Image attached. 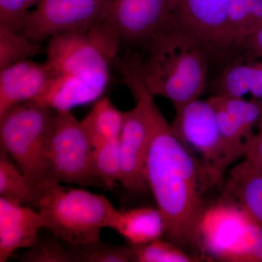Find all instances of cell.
I'll list each match as a JSON object with an SVG mask.
<instances>
[{
    "label": "cell",
    "instance_id": "obj_1",
    "mask_svg": "<svg viewBox=\"0 0 262 262\" xmlns=\"http://www.w3.org/2000/svg\"><path fill=\"white\" fill-rule=\"evenodd\" d=\"M131 91L142 99L149 117L145 178L163 217L164 235L182 249L200 250L205 198L223 174L206 166L179 140L144 81L136 80Z\"/></svg>",
    "mask_w": 262,
    "mask_h": 262
},
{
    "label": "cell",
    "instance_id": "obj_15",
    "mask_svg": "<svg viewBox=\"0 0 262 262\" xmlns=\"http://www.w3.org/2000/svg\"><path fill=\"white\" fill-rule=\"evenodd\" d=\"M106 228L115 230L131 246L145 245L160 239L164 235L163 217L157 208H134L114 210Z\"/></svg>",
    "mask_w": 262,
    "mask_h": 262
},
{
    "label": "cell",
    "instance_id": "obj_10",
    "mask_svg": "<svg viewBox=\"0 0 262 262\" xmlns=\"http://www.w3.org/2000/svg\"><path fill=\"white\" fill-rule=\"evenodd\" d=\"M113 0H40L29 10L22 32L41 43L64 32H86L104 18Z\"/></svg>",
    "mask_w": 262,
    "mask_h": 262
},
{
    "label": "cell",
    "instance_id": "obj_5",
    "mask_svg": "<svg viewBox=\"0 0 262 262\" xmlns=\"http://www.w3.org/2000/svg\"><path fill=\"white\" fill-rule=\"evenodd\" d=\"M180 0H113L104 18L90 29L113 60L126 46H145L175 19Z\"/></svg>",
    "mask_w": 262,
    "mask_h": 262
},
{
    "label": "cell",
    "instance_id": "obj_8",
    "mask_svg": "<svg viewBox=\"0 0 262 262\" xmlns=\"http://www.w3.org/2000/svg\"><path fill=\"white\" fill-rule=\"evenodd\" d=\"M113 61L90 32L61 33L48 39L46 62L53 75L78 81L100 96L110 82Z\"/></svg>",
    "mask_w": 262,
    "mask_h": 262
},
{
    "label": "cell",
    "instance_id": "obj_14",
    "mask_svg": "<svg viewBox=\"0 0 262 262\" xmlns=\"http://www.w3.org/2000/svg\"><path fill=\"white\" fill-rule=\"evenodd\" d=\"M43 229L39 211L0 198V262L20 248L32 247Z\"/></svg>",
    "mask_w": 262,
    "mask_h": 262
},
{
    "label": "cell",
    "instance_id": "obj_28",
    "mask_svg": "<svg viewBox=\"0 0 262 262\" xmlns=\"http://www.w3.org/2000/svg\"><path fill=\"white\" fill-rule=\"evenodd\" d=\"M236 53L248 60H262V27L239 42Z\"/></svg>",
    "mask_w": 262,
    "mask_h": 262
},
{
    "label": "cell",
    "instance_id": "obj_3",
    "mask_svg": "<svg viewBox=\"0 0 262 262\" xmlns=\"http://www.w3.org/2000/svg\"><path fill=\"white\" fill-rule=\"evenodd\" d=\"M34 206L43 229L72 246L101 241V231L115 209L104 196L48 182L41 187Z\"/></svg>",
    "mask_w": 262,
    "mask_h": 262
},
{
    "label": "cell",
    "instance_id": "obj_25",
    "mask_svg": "<svg viewBox=\"0 0 262 262\" xmlns=\"http://www.w3.org/2000/svg\"><path fill=\"white\" fill-rule=\"evenodd\" d=\"M20 261L77 262V258L72 247H63L55 239L38 238L35 244L22 255Z\"/></svg>",
    "mask_w": 262,
    "mask_h": 262
},
{
    "label": "cell",
    "instance_id": "obj_12",
    "mask_svg": "<svg viewBox=\"0 0 262 262\" xmlns=\"http://www.w3.org/2000/svg\"><path fill=\"white\" fill-rule=\"evenodd\" d=\"M135 106L124 112V122L119 138L122 162L120 184L133 193L148 189L145 164L150 140L149 117L142 99L133 95Z\"/></svg>",
    "mask_w": 262,
    "mask_h": 262
},
{
    "label": "cell",
    "instance_id": "obj_9",
    "mask_svg": "<svg viewBox=\"0 0 262 262\" xmlns=\"http://www.w3.org/2000/svg\"><path fill=\"white\" fill-rule=\"evenodd\" d=\"M175 108L174 134L202 163L223 174L239 158L221 134L211 103L198 98Z\"/></svg>",
    "mask_w": 262,
    "mask_h": 262
},
{
    "label": "cell",
    "instance_id": "obj_24",
    "mask_svg": "<svg viewBox=\"0 0 262 262\" xmlns=\"http://www.w3.org/2000/svg\"><path fill=\"white\" fill-rule=\"evenodd\" d=\"M77 262L136 261L132 247L99 242L87 246H72Z\"/></svg>",
    "mask_w": 262,
    "mask_h": 262
},
{
    "label": "cell",
    "instance_id": "obj_6",
    "mask_svg": "<svg viewBox=\"0 0 262 262\" xmlns=\"http://www.w3.org/2000/svg\"><path fill=\"white\" fill-rule=\"evenodd\" d=\"M200 250L219 261L262 262V228L241 208L224 201L206 208Z\"/></svg>",
    "mask_w": 262,
    "mask_h": 262
},
{
    "label": "cell",
    "instance_id": "obj_7",
    "mask_svg": "<svg viewBox=\"0 0 262 262\" xmlns=\"http://www.w3.org/2000/svg\"><path fill=\"white\" fill-rule=\"evenodd\" d=\"M94 150L71 110L56 111L48 141L45 183L103 187L95 175Z\"/></svg>",
    "mask_w": 262,
    "mask_h": 262
},
{
    "label": "cell",
    "instance_id": "obj_20",
    "mask_svg": "<svg viewBox=\"0 0 262 262\" xmlns=\"http://www.w3.org/2000/svg\"><path fill=\"white\" fill-rule=\"evenodd\" d=\"M94 173L103 187L113 190L121 182L122 162L119 139L96 146L93 157Z\"/></svg>",
    "mask_w": 262,
    "mask_h": 262
},
{
    "label": "cell",
    "instance_id": "obj_26",
    "mask_svg": "<svg viewBox=\"0 0 262 262\" xmlns=\"http://www.w3.org/2000/svg\"><path fill=\"white\" fill-rule=\"evenodd\" d=\"M29 12L26 0H0V27L22 32Z\"/></svg>",
    "mask_w": 262,
    "mask_h": 262
},
{
    "label": "cell",
    "instance_id": "obj_11",
    "mask_svg": "<svg viewBox=\"0 0 262 262\" xmlns=\"http://www.w3.org/2000/svg\"><path fill=\"white\" fill-rule=\"evenodd\" d=\"M231 0H180L176 20L211 55L233 52L228 30Z\"/></svg>",
    "mask_w": 262,
    "mask_h": 262
},
{
    "label": "cell",
    "instance_id": "obj_13",
    "mask_svg": "<svg viewBox=\"0 0 262 262\" xmlns=\"http://www.w3.org/2000/svg\"><path fill=\"white\" fill-rule=\"evenodd\" d=\"M52 77L47 62L37 63L31 59L0 70V117L15 106L36 99Z\"/></svg>",
    "mask_w": 262,
    "mask_h": 262
},
{
    "label": "cell",
    "instance_id": "obj_27",
    "mask_svg": "<svg viewBox=\"0 0 262 262\" xmlns=\"http://www.w3.org/2000/svg\"><path fill=\"white\" fill-rule=\"evenodd\" d=\"M244 160L238 164L249 171L262 173V127L245 148Z\"/></svg>",
    "mask_w": 262,
    "mask_h": 262
},
{
    "label": "cell",
    "instance_id": "obj_17",
    "mask_svg": "<svg viewBox=\"0 0 262 262\" xmlns=\"http://www.w3.org/2000/svg\"><path fill=\"white\" fill-rule=\"evenodd\" d=\"M80 122L95 148L120 138L123 126L124 112L120 111L110 98H99Z\"/></svg>",
    "mask_w": 262,
    "mask_h": 262
},
{
    "label": "cell",
    "instance_id": "obj_19",
    "mask_svg": "<svg viewBox=\"0 0 262 262\" xmlns=\"http://www.w3.org/2000/svg\"><path fill=\"white\" fill-rule=\"evenodd\" d=\"M0 198L20 206L34 205L37 198L28 179L3 151L0 153Z\"/></svg>",
    "mask_w": 262,
    "mask_h": 262
},
{
    "label": "cell",
    "instance_id": "obj_22",
    "mask_svg": "<svg viewBox=\"0 0 262 262\" xmlns=\"http://www.w3.org/2000/svg\"><path fill=\"white\" fill-rule=\"evenodd\" d=\"M255 63L234 62L226 67L215 84V95L244 98L251 92L254 79Z\"/></svg>",
    "mask_w": 262,
    "mask_h": 262
},
{
    "label": "cell",
    "instance_id": "obj_23",
    "mask_svg": "<svg viewBox=\"0 0 262 262\" xmlns=\"http://www.w3.org/2000/svg\"><path fill=\"white\" fill-rule=\"evenodd\" d=\"M130 246L138 262H192L201 259L173 243L162 241L161 238L149 244Z\"/></svg>",
    "mask_w": 262,
    "mask_h": 262
},
{
    "label": "cell",
    "instance_id": "obj_4",
    "mask_svg": "<svg viewBox=\"0 0 262 262\" xmlns=\"http://www.w3.org/2000/svg\"><path fill=\"white\" fill-rule=\"evenodd\" d=\"M56 115L51 108L29 101L0 117L1 151L23 172L37 196L46 182L48 141Z\"/></svg>",
    "mask_w": 262,
    "mask_h": 262
},
{
    "label": "cell",
    "instance_id": "obj_16",
    "mask_svg": "<svg viewBox=\"0 0 262 262\" xmlns=\"http://www.w3.org/2000/svg\"><path fill=\"white\" fill-rule=\"evenodd\" d=\"M222 200L238 206L262 228V173L236 165L226 182Z\"/></svg>",
    "mask_w": 262,
    "mask_h": 262
},
{
    "label": "cell",
    "instance_id": "obj_21",
    "mask_svg": "<svg viewBox=\"0 0 262 262\" xmlns=\"http://www.w3.org/2000/svg\"><path fill=\"white\" fill-rule=\"evenodd\" d=\"M39 44L23 32L0 27V70L30 59L39 51Z\"/></svg>",
    "mask_w": 262,
    "mask_h": 262
},
{
    "label": "cell",
    "instance_id": "obj_18",
    "mask_svg": "<svg viewBox=\"0 0 262 262\" xmlns=\"http://www.w3.org/2000/svg\"><path fill=\"white\" fill-rule=\"evenodd\" d=\"M227 21L236 53L239 42L262 27V0H231Z\"/></svg>",
    "mask_w": 262,
    "mask_h": 262
},
{
    "label": "cell",
    "instance_id": "obj_2",
    "mask_svg": "<svg viewBox=\"0 0 262 262\" xmlns=\"http://www.w3.org/2000/svg\"><path fill=\"white\" fill-rule=\"evenodd\" d=\"M146 48L140 72L151 94L175 108L200 98L206 87L210 55L176 18Z\"/></svg>",
    "mask_w": 262,
    "mask_h": 262
}]
</instances>
